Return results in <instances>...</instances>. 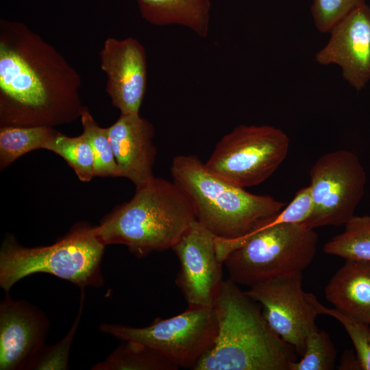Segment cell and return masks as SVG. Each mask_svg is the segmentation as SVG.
I'll list each match as a JSON object with an SVG mask.
<instances>
[{"mask_svg":"<svg viewBox=\"0 0 370 370\" xmlns=\"http://www.w3.org/2000/svg\"><path fill=\"white\" fill-rule=\"evenodd\" d=\"M101 69L106 73L112 103L121 114H139L147 86L145 51L133 38H108L101 51Z\"/></svg>","mask_w":370,"mask_h":370,"instance_id":"5bb4252c","label":"cell"},{"mask_svg":"<svg viewBox=\"0 0 370 370\" xmlns=\"http://www.w3.org/2000/svg\"><path fill=\"white\" fill-rule=\"evenodd\" d=\"M58 132L47 126H3L0 130V169L21 156L45 145Z\"/></svg>","mask_w":370,"mask_h":370,"instance_id":"d6986e66","label":"cell"},{"mask_svg":"<svg viewBox=\"0 0 370 370\" xmlns=\"http://www.w3.org/2000/svg\"><path fill=\"white\" fill-rule=\"evenodd\" d=\"M45 149L63 158L80 181L90 182L95 176L92 151L83 133L75 137H69L58 132L48 142Z\"/></svg>","mask_w":370,"mask_h":370,"instance_id":"44dd1931","label":"cell"},{"mask_svg":"<svg viewBox=\"0 0 370 370\" xmlns=\"http://www.w3.org/2000/svg\"><path fill=\"white\" fill-rule=\"evenodd\" d=\"M302 272L258 283L245 293L262 307L271 329L301 356L308 334L316 329L319 314L302 288Z\"/></svg>","mask_w":370,"mask_h":370,"instance_id":"30bf717a","label":"cell"},{"mask_svg":"<svg viewBox=\"0 0 370 370\" xmlns=\"http://www.w3.org/2000/svg\"><path fill=\"white\" fill-rule=\"evenodd\" d=\"M365 0H313L310 8L316 28L322 33L331 29Z\"/></svg>","mask_w":370,"mask_h":370,"instance_id":"484cf974","label":"cell"},{"mask_svg":"<svg viewBox=\"0 0 370 370\" xmlns=\"http://www.w3.org/2000/svg\"><path fill=\"white\" fill-rule=\"evenodd\" d=\"M8 26L0 42L2 127H51L80 116L75 71L24 26Z\"/></svg>","mask_w":370,"mask_h":370,"instance_id":"6da1fadb","label":"cell"},{"mask_svg":"<svg viewBox=\"0 0 370 370\" xmlns=\"http://www.w3.org/2000/svg\"><path fill=\"white\" fill-rule=\"evenodd\" d=\"M189 199L173 181L153 177L94 227L106 246L125 245L136 258L171 249L195 220Z\"/></svg>","mask_w":370,"mask_h":370,"instance_id":"3957f363","label":"cell"},{"mask_svg":"<svg viewBox=\"0 0 370 370\" xmlns=\"http://www.w3.org/2000/svg\"><path fill=\"white\" fill-rule=\"evenodd\" d=\"M99 330L121 341L143 343L179 369H194L213 346L218 323L213 307H188L172 317L156 318L146 327L101 323Z\"/></svg>","mask_w":370,"mask_h":370,"instance_id":"ba28073f","label":"cell"},{"mask_svg":"<svg viewBox=\"0 0 370 370\" xmlns=\"http://www.w3.org/2000/svg\"><path fill=\"white\" fill-rule=\"evenodd\" d=\"M171 173L191 202L196 220L217 238H241L285 206L270 195L250 193L223 180L195 155L174 157Z\"/></svg>","mask_w":370,"mask_h":370,"instance_id":"277c9868","label":"cell"},{"mask_svg":"<svg viewBox=\"0 0 370 370\" xmlns=\"http://www.w3.org/2000/svg\"><path fill=\"white\" fill-rule=\"evenodd\" d=\"M213 308L216 340L194 370H290L297 360L294 348L271 329L260 305L230 278L223 281Z\"/></svg>","mask_w":370,"mask_h":370,"instance_id":"7a4b0ae2","label":"cell"},{"mask_svg":"<svg viewBox=\"0 0 370 370\" xmlns=\"http://www.w3.org/2000/svg\"><path fill=\"white\" fill-rule=\"evenodd\" d=\"M300 357L290 370H331L334 369L336 350L329 334L317 328L307 336Z\"/></svg>","mask_w":370,"mask_h":370,"instance_id":"cb8c5ba5","label":"cell"},{"mask_svg":"<svg viewBox=\"0 0 370 370\" xmlns=\"http://www.w3.org/2000/svg\"><path fill=\"white\" fill-rule=\"evenodd\" d=\"M49 330V319L40 308L6 293L0 303V369L29 370Z\"/></svg>","mask_w":370,"mask_h":370,"instance_id":"7c38bea8","label":"cell"},{"mask_svg":"<svg viewBox=\"0 0 370 370\" xmlns=\"http://www.w3.org/2000/svg\"><path fill=\"white\" fill-rule=\"evenodd\" d=\"M335 308L370 324V261L345 260L325 288Z\"/></svg>","mask_w":370,"mask_h":370,"instance_id":"2e32d148","label":"cell"},{"mask_svg":"<svg viewBox=\"0 0 370 370\" xmlns=\"http://www.w3.org/2000/svg\"><path fill=\"white\" fill-rule=\"evenodd\" d=\"M237 239L241 246L223 261L229 278L251 287L267 280L302 272L316 254L319 236L301 224L260 226Z\"/></svg>","mask_w":370,"mask_h":370,"instance_id":"8992f818","label":"cell"},{"mask_svg":"<svg viewBox=\"0 0 370 370\" xmlns=\"http://www.w3.org/2000/svg\"><path fill=\"white\" fill-rule=\"evenodd\" d=\"M312 210L313 199L309 185L298 190L287 206L260 226L280 223L302 224L310 217Z\"/></svg>","mask_w":370,"mask_h":370,"instance_id":"4316f807","label":"cell"},{"mask_svg":"<svg viewBox=\"0 0 370 370\" xmlns=\"http://www.w3.org/2000/svg\"><path fill=\"white\" fill-rule=\"evenodd\" d=\"M169 360L147 345L134 341L122 343L103 362L92 367V370H177Z\"/></svg>","mask_w":370,"mask_h":370,"instance_id":"ac0fdd59","label":"cell"},{"mask_svg":"<svg viewBox=\"0 0 370 370\" xmlns=\"http://www.w3.org/2000/svg\"><path fill=\"white\" fill-rule=\"evenodd\" d=\"M340 369H361L356 353L354 354L352 350L344 352Z\"/></svg>","mask_w":370,"mask_h":370,"instance_id":"83f0119b","label":"cell"},{"mask_svg":"<svg viewBox=\"0 0 370 370\" xmlns=\"http://www.w3.org/2000/svg\"><path fill=\"white\" fill-rule=\"evenodd\" d=\"M108 129L119 177L127 178L136 187L153 178L157 152L153 125L139 114H121Z\"/></svg>","mask_w":370,"mask_h":370,"instance_id":"9a60e30c","label":"cell"},{"mask_svg":"<svg viewBox=\"0 0 370 370\" xmlns=\"http://www.w3.org/2000/svg\"><path fill=\"white\" fill-rule=\"evenodd\" d=\"M143 17L156 25L186 26L206 37L210 22V0H137Z\"/></svg>","mask_w":370,"mask_h":370,"instance_id":"e0dca14e","label":"cell"},{"mask_svg":"<svg viewBox=\"0 0 370 370\" xmlns=\"http://www.w3.org/2000/svg\"><path fill=\"white\" fill-rule=\"evenodd\" d=\"M327 45L315 56L320 64H334L357 90L370 80V7L365 3L354 9L330 31Z\"/></svg>","mask_w":370,"mask_h":370,"instance_id":"4fadbf2b","label":"cell"},{"mask_svg":"<svg viewBox=\"0 0 370 370\" xmlns=\"http://www.w3.org/2000/svg\"><path fill=\"white\" fill-rule=\"evenodd\" d=\"M84 299V289H81L79 311L69 331L58 343L52 345H45L32 362L29 370H66L69 369L70 349L79 324Z\"/></svg>","mask_w":370,"mask_h":370,"instance_id":"d4e9b609","label":"cell"},{"mask_svg":"<svg viewBox=\"0 0 370 370\" xmlns=\"http://www.w3.org/2000/svg\"><path fill=\"white\" fill-rule=\"evenodd\" d=\"M104 249L94 227L86 223L75 225L48 246L26 247L8 235L0 250V286L8 293L18 281L36 273L55 275L80 289L101 286Z\"/></svg>","mask_w":370,"mask_h":370,"instance_id":"5b68a950","label":"cell"},{"mask_svg":"<svg viewBox=\"0 0 370 370\" xmlns=\"http://www.w3.org/2000/svg\"><path fill=\"white\" fill-rule=\"evenodd\" d=\"M83 134L91 147L95 175L119 177V168L109 140L108 129L98 125L86 108L80 113Z\"/></svg>","mask_w":370,"mask_h":370,"instance_id":"7402d4cb","label":"cell"},{"mask_svg":"<svg viewBox=\"0 0 370 370\" xmlns=\"http://www.w3.org/2000/svg\"><path fill=\"white\" fill-rule=\"evenodd\" d=\"M344 225L342 233L324 245V253L345 260L370 261V215H354Z\"/></svg>","mask_w":370,"mask_h":370,"instance_id":"ffe728a7","label":"cell"},{"mask_svg":"<svg viewBox=\"0 0 370 370\" xmlns=\"http://www.w3.org/2000/svg\"><path fill=\"white\" fill-rule=\"evenodd\" d=\"M171 249L180 264L175 283L188 307H213L224 281L215 236L195 219Z\"/></svg>","mask_w":370,"mask_h":370,"instance_id":"8fae6325","label":"cell"},{"mask_svg":"<svg viewBox=\"0 0 370 370\" xmlns=\"http://www.w3.org/2000/svg\"><path fill=\"white\" fill-rule=\"evenodd\" d=\"M290 139L271 125H240L217 143L206 169L236 186L245 188L267 180L285 160Z\"/></svg>","mask_w":370,"mask_h":370,"instance_id":"52a82bcc","label":"cell"},{"mask_svg":"<svg viewBox=\"0 0 370 370\" xmlns=\"http://www.w3.org/2000/svg\"><path fill=\"white\" fill-rule=\"evenodd\" d=\"M313 210L301 225L312 229L345 225L354 214L365 192L367 174L352 151L328 152L310 170Z\"/></svg>","mask_w":370,"mask_h":370,"instance_id":"9c48e42d","label":"cell"},{"mask_svg":"<svg viewBox=\"0 0 370 370\" xmlns=\"http://www.w3.org/2000/svg\"><path fill=\"white\" fill-rule=\"evenodd\" d=\"M306 295L319 314L332 317L342 324L354 345L361 369L370 370V324L335 308L325 307L312 293H306Z\"/></svg>","mask_w":370,"mask_h":370,"instance_id":"603a6c76","label":"cell"}]
</instances>
